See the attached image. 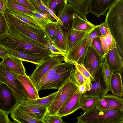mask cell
<instances>
[{"instance_id": "6da1fadb", "label": "cell", "mask_w": 123, "mask_h": 123, "mask_svg": "<svg viewBox=\"0 0 123 123\" xmlns=\"http://www.w3.org/2000/svg\"><path fill=\"white\" fill-rule=\"evenodd\" d=\"M0 43L4 47L18 51L47 55L51 53L49 49L19 34L8 32L0 37Z\"/></svg>"}, {"instance_id": "7a4b0ae2", "label": "cell", "mask_w": 123, "mask_h": 123, "mask_svg": "<svg viewBox=\"0 0 123 123\" xmlns=\"http://www.w3.org/2000/svg\"><path fill=\"white\" fill-rule=\"evenodd\" d=\"M109 9L105 21L121 52L123 51V0H118Z\"/></svg>"}, {"instance_id": "3957f363", "label": "cell", "mask_w": 123, "mask_h": 123, "mask_svg": "<svg viewBox=\"0 0 123 123\" xmlns=\"http://www.w3.org/2000/svg\"><path fill=\"white\" fill-rule=\"evenodd\" d=\"M5 14L8 26V32L22 34L38 44L49 49L50 42L43 30H37L31 27L6 11Z\"/></svg>"}, {"instance_id": "277c9868", "label": "cell", "mask_w": 123, "mask_h": 123, "mask_svg": "<svg viewBox=\"0 0 123 123\" xmlns=\"http://www.w3.org/2000/svg\"><path fill=\"white\" fill-rule=\"evenodd\" d=\"M78 123H123V109L100 111L95 108L77 118Z\"/></svg>"}, {"instance_id": "5b68a950", "label": "cell", "mask_w": 123, "mask_h": 123, "mask_svg": "<svg viewBox=\"0 0 123 123\" xmlns=\"http://www.w3.org/2000/svg\"><path fill=\"white\" fill-rule=\"evenodd\" d=\"M6 84L13 91L19 101L28 99L24 86L14 73L0 62V83Z\"/></svg>"}, {"instance_id": "8992f818", "label": "cell", "mask_w": 123, "mask_h": 123, "mask_svg": "<svg viewBox=\"0 0 123 123\" xmlns=\"http://www.w3.org/2000/svg\"><path fill=\"white\" fill-rule=\"evenodd\" d=\"M78 88L79 86L70 78L58 89L52 103L47 108V112L50 115L56 114L65 101Z\"/></svg>"}, {"instance_id": "52a82bcc", "label": "cell", "mask_w": 123, "mask_h": 123, "mask_svg": "<svg viewBox=\"0 0 123 123\" xmlns=\"http://www.w3.org/2000/svg\"><path fill=\"white\" fill-rule=\"evenodd\" d=\"M74 65L71 64L60 62L57 65L55 72L51 80L43 86L40 91L47 89H59L70 78Z\"/></svg>"}, {"instance_id": "ba28073f", "label": "cell", "mask_w": 123, "mask_h": 123, "mask_svg": "<svg viewBox=\"0 0 123 123\" xmlns=\"http://www.w3.org/2000/svg\"><path fill=\"white\" fill-rule=\"evenodd\" d=\"M94 79L90 83V89L82 95L85 97H96L98 98H103L109 92L103 75L102 64L98 68L93 77Z\"/></svg>"}, {"instance_id": "9c48e42d", "label": "cell", "mask_w": 123, "mask_h": 123, "mask_svg": "<svg viewBox=\"0 0 123 123\" xmlns=\"http://www.w3.org/2000/svg\"><path fill=\"white\" fill-rule=\"evenodd\" d=\"M64 56L52 53L47 55L37 66L30 76L36 86L43 77L55 66L64 61Z\"/></svg>"}, {"instance_id": "30bf717a", "label": "cell", "mask_w": 123, "mask_h": 123, "mask_svg": "<svg viewBox=\"0 0 123 123\" xmlns=\"http://www.w3.org/2000/svg\"><path fill=\"white\" fill-rule=\"evenodd\" d=\"M18 102L13 90L4 83H0V110L8 115Z\"/></svg>"}, {"instance_id": "8fae6325", "label": "cell", "mask_w": 123, "mask_h": 123, "mask_svg": "<svg viewBox=\"0 0 123 123\" xmlns=\"http://www.w3.org/2000/svg\"><path fill=\"white\" fill-rule=\"evenodd\" d=\"M76 13L80 17L87 20L85 15L77 9L67 2L64 8L59 11L57 16L62 23L61 25L64 34L66 35L69 30L71 29L74 14Z\"/></svg>"}, {"instance_id": "7c38bea8", "label": "cell", "mask_w": 123, "mask_h": 123, "mask_svg": "<svg viewBox=\"0 0 123 123\" xmlns=\"http://www.w3.org/2000/svg\"><path fill=\"white\" fill-rule=\"evenodd\" d=\"M87 35L67 53L64 57V61L65 62L74 65L76 63L83 64L86 54V47Z\"/></svg>"}, {"instance_id": "4fadbf2b", "label": "cell", "mask_w": 123, "mask_h": 123, "mask_svg": "<svg viewBox=\"0 0 123 123\" xmlns=\"http://www.w3.org/2000/svg\"><path fill=\"white\" fill-rule=\"evenodd\" d=\"M104 60L91 46L88 48L85 56L83 64L93 77L99 66Z\"/></svg>"}, {"instance_id": "5bb4252c", "label": "cell", "mask_w": 123, "mask_h": 123, "mask_svg": "<svg viewBox=\"0 0 123 123\" xmlns=\"http://www.w3.org/2000/svg\"><path fill=\"white\" fill-rule=\"evenodd\" d=\"M82 95L78 89L65 101L56 114L62 117L70 115L81 108L80 101Z\"/></svg>"}, {"instance_id": "9a60e30c", "label": "cell", "mask_w": 123, "mask_h": 123, "mask_svg": "<svg viewBox=\"0 0 123 123\" xmlns=\"http://www.w3.org/2000/svg\"><path fill=\"white\" fill-rule=\"evenodd\" d=\"M105 59L111 71L123 72V58L116 46L113 47L105 55Z\"/></svg>"}, {"instance_id": "2e32d148", "label": "cell", "mask_w": 123, "mask_h": 123, "mask_svg": "<svg viewBox=\"0 0 123 123\" xmlns=\"http://www.w3.org/2000/svg\"><path fill=\"white\" fill-rule=\"evenodd\" d=\"M118 0H90L88 10L97 17L105 15L106 11Z\"/></svg>"}, {"instance_id": "e0dca14e", "label": "cell", "mask_w": 123, "mask_h": 123, "mask_svg": "<svg viewBox=\"0 0 123 123\" xmlns=\"http://www.w3.org/2000/svg\"><path fill=\"white\" fill-rule=\"evenodd\" d=\"M10 114L12 118L19 123H43L41 121L33 118L26 112L24 107L18 102Z\"/></svg>"}, {"instance_id": "ac0fdd59", "label": "cell", "mask_w": 123, "mask_h": 123, "mask_svg": "<svg viewBox=\"0 0 123 123\" xmlns=\"http://www.w3.org/2000/svg\"><path fill=\"white\" fill-rule=\"evenodd\" d=\"M5 47L9 55L15 57L22 61L28 62L37 65L41 63L48 55L18 51Z\"/></svg>"}, {"instance_id": "d6986e66", "label": "cell", "mask_w": 123, "mask_h": 123, "mask_svg": "<svg viewBox=\"0 0 123 123\" xmlns=\"http://www.w3.org/2000/svg\"><path fill=\"white\" fill-rule=\"evenodd\" d=\"M4 66L13 73L19 75H26L22 61L14 56L8 55L2 59Z\"/></svg>"}, {"instance_id": "ffe728a7", "label": "cell", "mask_w": 123, "mask_h": 123, "mask_svg": "<svg viewBox=\"0 0 123 123\" xmlns=\"http://www.w3.org/2000/svg\"><path fill=\"white\" fill-rule=\"evenodd\" d=\"M14 74L24 87L28 99H35L39 98L38 92L31 79L30 76L27 75H24L14 73Z\"/></svg>"}, {"instance_id": "44dd1931", "label": "cell", "mask_w": 123, "mask_h": 123, "mask_svg": "<svg viewBox=\"0 0 123 123\" xmlns=\"http://www.w3.org/2000/svg\"><path fill=\"white\" fill-rule=\"evenodd\" d=\"M98 25H95L87 20L83 19L77 14H74L71 29L89 33Z\"/></svg>"}, {"instance_id": "7402d4cb", "label": "cell", "mask_w": 123, "mask_h": 123, "mask_svg": "<svg viewBox=\"0 0 123 123\" xmlns=\"http://www.w3.org/2000/svg\"><path fill=\"white\" fill-rule=\"evenodd\" d=\"M88 33L72 29H70L66 35L67 52L70 50Z\"/></svg>"}, {"instance_id": "603a6c76", "label": "cell", "mask_w": 123, "mask_h": 123, "mask_svg": "<svg viewBox=\"0 0 123 123\" xmlns=\"http://www.w3.org/2000/svg\"><path fill=\"white\" fill-rule=\"evenodd\" d=\"M57 92V91L46 97L36 99L19 100L18 102L23 106H41L47 108L52 103Z\"/></svg>"}, {"instance_id": "cb8c5ba5", "label": "cell", "mask_w": 123, "mask_h": 123, "mask_svg": "<svg viewBox=\"0 0 123 123\" xmlns=\"http://www.w3.org/2000/svg\"><path fill=\"white\" fill-rule=\"evenodd\" d=\"M109 88L113 94L121 97L123 96V83L121 73L119 72L112 74Z\"/></svg>"}, {"instance_id": "d4e9b609", "label": "cell", "mask_w": 123, "mask_h": 123, "mask_svg": "<svg viewBox=\"0 0 123 123\" xmlns=\"http://www.w3.org/2000/svg\"><path fill=\"white\" fill-rule=\"evenodd\" d=\"M23 106L26 112L31 116L42 121L47 111V108L43 106L27 105Z\"/></svg>"}, {"instance_id": "484cf974", "label": "cell", "mask_w": 123, "mask_h": 123, "mask_svg": "<svg viewBox=\"0 0 123 123\" xmlns=\"http://www.w3.org/2000/svg\"><path fill=\"white\" fill-rule=\"evenodd\" d=\"M53 44L62 51L66 53L67 52L66 35L63 32L61 25L57 21L55 39Z\"/></svg>"}, {"instance_id": "4316f807", "label": "cell", "mask_w": 123, "mask_h": 123, "mask_svg": "<svg viewBox=\"0 0 123 123\" xmlns=\"http://www.w3.org/2000/svg\"><path fill=\"white\" fill-rule=\"evenodd\" d=\"M5 11L7 13L13 15L31 27L37 30L41 29L39 26L34 20L25 15L23 12L9 11L6 9Z\"/></svg>"}, {"instance_id": "83f0119b", "label": "cell", "mask_w": 123, "mask_h": 123, "mask_svg": "<svg viewBox=\"0 0 123 123\" xmlns=\"http://www.w3.org/2000/svg\"><path fill=\"white\" fill-rule=\"evenodd\" d=\"M25 15L34 20L43 30L45 26L48 24L53 22L51 20L46 16L37 10L32 13L24 12Z\"/></svg>"}, {"instance_id": "f1b7e54d", "label": "cell", "mask_w": 123, "mask_h": 123, "mask_svg": "<svg viewBox=\"0 0 123 123\" xmlns=\"http://www.w3.org/2000/svg\"><path fill=\"white\" fill-rule=\"evenodd\" d=\"M100 40L105 55L114 46H116L115 41L108 29L104 36L98 37Z\"/></svg>"}, {"instance_id": "f546056e", "label": "cell", "mask_w": 123, "mask_h": 123, "mask_svg": "<svg viewBox=\"0 0 123 123\" xmlns=\"http://www.w3.org/2000/svg\"><path fill=\"white\" fill-rule=\"evenodd\" d=\"M98 98L96 97L82 96L80 101L81 108L85 112L95 108Z\"/></svg>"}, {"instance_id": "4dcf8cb0", "label": "cell", "mask_w": 123, "mask_h": 123, "mask_svg": "<svg viewBox=\"0 0 123 123\" xmlns=\"http://www.w3.org/2000/svg\"><path fill=\"white\" fill-rule=\"evenodd\" d=\"M103 98L111 109H123V99L121 97L109 94H106Z\"/></svg>"}, {"instance_id": "1f68e13d", "label": "cell", "mask_w": 123, "mask_h": 123, "mask_svg": "<svg viewBox=\"0 0 123 123\" xmlns=\"http://www.w3.org/2000/svg\"><path fill=\"white\" fill-rule=\"evenodd\" d=\"M67 2L83 14H88L90 0H66Z\"/></svg>"}, {"instance_id": "d6a6232c", "label": "cell", "mask_w": 123, "mask_h": 123, "mask_svg": "<svg viewBox=\"0 0 123 123\" xmlns=\"http://www.w3.org/2000/svg\"><path fill=\"white\" fill-rule=\"evenodd\" d=\"M57 22L47 24L43 30L48 41L53 44L54 43L56 38Z\"/></svg>"}, {"instance_id": "836d02e7", "label": "cell", "mask_w": 123, "mask_h": 123, "mask_svg": "<svg viewBox=\"0 0 123 123\" xmlns=\"http://www.w3.org/2000/svg\"><path fill=\"white\" fill-rule=\"evenodd\" d=\"M27 0L35 9L46 16L52 21L53 22L57 21L42 3V0Z\"/></svg>"}, {"instance_id": "e575fe53", "label": "cell", "mask_w": 123, "mask_h": 123, "mask_svg": "<svg viewBox=\"0 0 123 123\" xmlns=\"http://www.w3.org/2000/svg\"><path fill=\"white\" fill-rule=\"evenodd\" d=\"M57 65L54 66L41 79L38 84L35 86L38 92L40 91L41 87L48 84L52 79L55 74Z\"/></svg>"}, {"instance_id": "d590c367", "label": "cell", "mask_w": 123, "mask_h": 123, "mask_svg": "<svg viewBox=\"0 0 123 123\" xmlns=\"http://www.w3.org/2000/svg\"><path fill=\"white\" fill-rule=\"evenodd\" d=\"M6 9L27 13H32L33 11L10 0H6Z\"/></svg>"}, {"instance_id": "8d00e7d4", "label": "cell", "mask_w": 123, "mask_h": 123, "mask_svg": "<svg viewBox=\"0 0 123 123\" xmlns=\"http://www.w3.org/2000/svg\"><path fill=\"white\" fill-rule=\"evenodd\" d=\"M67 2L66 0H50L47 6L56 15L57 13L64 8Z\"/></svg>"}, {"instance_id": "74e56055", "label": "cell", "mask_w": 123, "mask_h": 123, "mask_svg": "<svg viewBox=\"0 0 123 123\" xmlns=\"http://www.w3.org/2000/svg\"><path fill=\"white\" fill-rule=\"evenodd\" d=\"M43 123H63L62 117L56 114L50 115L47 112L44 116L42 120Z\"/></svg>"}, {"instance_id": "f35d334b", "label": "cell", "mask_w": 123, "mask_h": 123, "mask_svg": "<svg viewBox=\"0 0 123 123\" xmlns=\"http://www.w3.org/2000/svg\"><path fill=\"white\" fill-rule=\"evenodd\" d=\"M102 67L103 73L105 81L107 86L109 87L111 78L113 73L111 71L105 59L102 64Z\"/></svg>"}, {"instance_id": "ab89813d", "label": "cell", "mask_w": 123, "mask_h": 123, "mask_svg": "<svg viewBox=\"0 0 123 123\" xmlns=\"http://www.w3.org/2000/svg\"><path fill=\"white\" fill-rule=\"evenodd\" d=\"M70 78L79 86L82 85L86 80L83 76L76 69L72 71Z\"/></svg>"}, {"instance_id": "60d3db41", "label": "cell", "mask_w": 123, "mask_h": 123, "mask_svg": "<svg viewBox=\"0 0 123 123\" xmlns=\"http://www.w3.org/2000/svg\"><path fill=\"white\" fill-rule=\"evenodd\" d=\"M9 32V28L5 14L0 13V37Z\"/></svg>"}, {"instance_id": "b9f144b4", "label": "cell", "mask_w": 123, "mask_h": 123, "mask_svg": "<svg viewBox=\"0 0 123 123\" xmlns=\"http://www.w3.org/2000/svg\"><path fill=\"white\" fill-rule=\"evenodd\" d=\"M77 69L85 77L86 80L90 83L93 80V77L91 75L83 64H80L77 63L74 65Z\"/></svg>"}, {"instance_id": "7bdbcfd3", "label": "cell", "mask_w": 123, "mask_h": 123, "mask_svg": "<svg viewBox=\"0 0 123 123\" xmlns=\"http://www.w3.org/2000/svg\"><path fill=\"white\" fill-rule=\"evenodd\" d=\"M90 45L102 58L105 59V55L100 40L98 37L94 39Z\"/></svg>"}, {"instance_id": "ee69618b", "label": "cell", "mask_w": 123, "mask_h": 123, "mask_svg": "<svg viewBox=\"0 0 123 123\" xmlns=\"http://www.w3.org/2000/svg\"><path fill=\"white\" fill-rule=\"evenodd\" d=\"M102 36L100 30L99 25L94 29L87 35V42L91 45L92 41L95 38Z\"/></svg>"}, {"instance_id": "f6af8a7d", "label": "cell", "mask_w": 123, "mask_h": 123, "mask_svg": "<svg viewBox=\"0 0 123 123\" xmlns=\"http://www.w3.org/2000/svg\"><path fill=\"white\" fill-rule=\"evenodd\" d=\"M95 108L100 111H105L112 109L103 98L98 99Z\"/></svg>"}, {"instance_id": "bcb514c9", "label": "cell", "mask_w": 123, "mask_h": 123, "mask_svg": "<svg viewBox=\"0 0 123 123\" xmlns=\"http://www.w3.org/2000/svg\"><path fill=\"white\" fill-rule=\"evenodd\" d=\"M48 46L49 49L52 54L58 55L64 57L66 54L50 42L48 44Z\"/></svg>"}, {"instance_id": "7dc6e473", "label": "cell", "mask_w": 123, "mask_h": 123, "mask_svg": "<svg viewBox=\"0 0 123 123\" xmlns=\"http://www.w3.org/2000/svg\"><path fill=\"white\" fill-rule=\"evenodd\" d=\"M21 5L25 7L34 12L35 8L30 4L27 0H10Z\"/></svg>"}, {"instance_id": "c3c4849f", "label": "cell", "mask_w": 123, "mask_h": 123, "mask_svg": "<svg viewBox=\"0 0 123 123\" xmlns=\"http://www.w3.org/2000/svg\"><path fill=\"white\" fill-rule=\"evenodd\" d=\"M90 83L86 80L82 85L79 86L78 90L81 94H83L86 92L90 90Z\"/></svg>"}, {"instance_id": "681fc988", "label": "cell", "mask_w": 123, "mask_h": 123, "mask_svg": "<svg viewBox=\"0 0 123 123\" xmlns=\"http://www.w3.org/2000/svg\"><path fill=\"white\" fill-rule=\"evenodd\" d=\"M8 115L0 110V123H12L8 117Z\"/></svg>"}, {"instance_id": "f907efd6", "label": "cell", "mask_w": 123, "mask_h": 123, "mask_svg": "<svg viewBox=\"0 0 123 123\" xmlns=\"http://www.w3.org/2000/svg\"><path fill=\"white\" fill-rule=\"evenodd\" d=\"M99 27L102 36H104L106 34L108 28L105 22L102 23L99 25Z\"/></svg>"}, {"instance_id": "816d5d0a", "label": "cell", "mask_w": 123, "mask_h": 123, "mask_svg": "<svg viewBox=\"0 0 123 123\" xmlns=\"http://www.w3.org/2000/svg\"><path fill=\"white\" fill-rule=\"evenodd\" d=\"M42 3L46 9L49 12L51 15L62 26V23L61 21L60 20L59 18L51 10L49 9L43 2L42 1H41Z\"/></svg>"}, {"instance_id": "f5cc1de1", "label": "cell", "mask_w": 123, "mask_h": 123, "mask_svg": "<svg viewBox=\"0 0 123 123\" xmlns=\"http://www.w3.org/2000/svg\"><path fill=\"white\" fill-rule=\"evenodd\" d=\"M8 55L5 47L0 43V58L3 59Z\"/></svg>"}, {"instance_id": "db71d44e", "label": "cell", "mask_w": 123, "mask_h": 123, "mask_svg": "<svg viewBox=\"0 0 123 123\" xmlns=\"http://www.w3.org/2000/svg\"><path fill=\"white\" fill-rule=\"evenodd\" d=\"M6 0H0V13L4 14L6 11Z\"/></svg>"}, {"instance_id": "11a10c76", "label": "cell", "mask_w": 123, "mask_h": 123, "mask_svg": "<svg viewBox=\"0 0 123 123\" xmlns=\"http://www.w3.org/2000/svg\"><path fill=\"white\" fill-rule=\"evenodd\" d=\"M42 0L47 6L50 0Z\"/></svg>"}]
</instances>
